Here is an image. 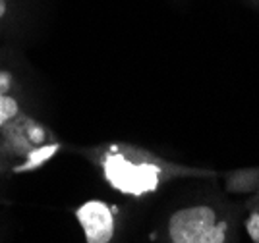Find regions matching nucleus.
<instances>
[{"mask_svg":"<svg viewBox=\"0 0 259 243\" xmlns=\"http://www.w3.org/2000/svg\"><path fill=\"white\" fill-rule=\"evenodd\" d=\"M49 131L22 108L14 75L0 68V174H23L56 153Z\"/></svg>","mask_w":259,"mask_h":243,"instance_id":"obj_1","label":"nucleus"},{"mask_svg":"<svg viewBox=\"0 0 259 243\" xmlns=\"http://www.w3.org/2000/svg\"><path fill=\"white\" fill-rule=\"evenodd\" d=\"M105 180L120 193L141 197L159 187L164 178V168L151 159H136L116 149L108 151L101 160Z\"/></svg>","mask_w":259,"mask_h":243,"instance_id":"obj_2","label":"nucleus"},{"mask_svg":"<svg viewBox=\"0 0 259 243\" xmlns=\"http://www.w3.org/2000/svg\"><path fill=\"white\" fill-rule=\"evenodd\" d=\"M172 243H225L227 224L219 222L211 207L195 205L176 211L168 220Z\"/></svg>","mask_w":259,"mask_h":243,"instance_id":"obj_3","label":"nucleus"},{"mask_svg":"<svg viewBox=\"0 0 259 243\" xmlns=\"http://www.w3.org/2000/svg\"><path fill=\"white\" fill-rule=\"evenodd\" d=\"M76 218L85 233V243H110L114 237V211L105 201L83 203L77 207Z\"/></svg>","mask_w":259,"mask_h":243,"instance_id":"obj_4","label":"nucleus"},{"mask_svg":"<svg viewBox=\"0 0 259 243\" xmlns=\"http://www.w3.org/2000/svg\"><path fill=\"white\" fill-rule=\"evenodd\" d=\"M6 10H8V4H6V0H0V20L6 16Z\"/></svg>","mask_w":259,"mask_h":243,"instance_id":"obj_5","label":"nucleus"}]
</instances>
